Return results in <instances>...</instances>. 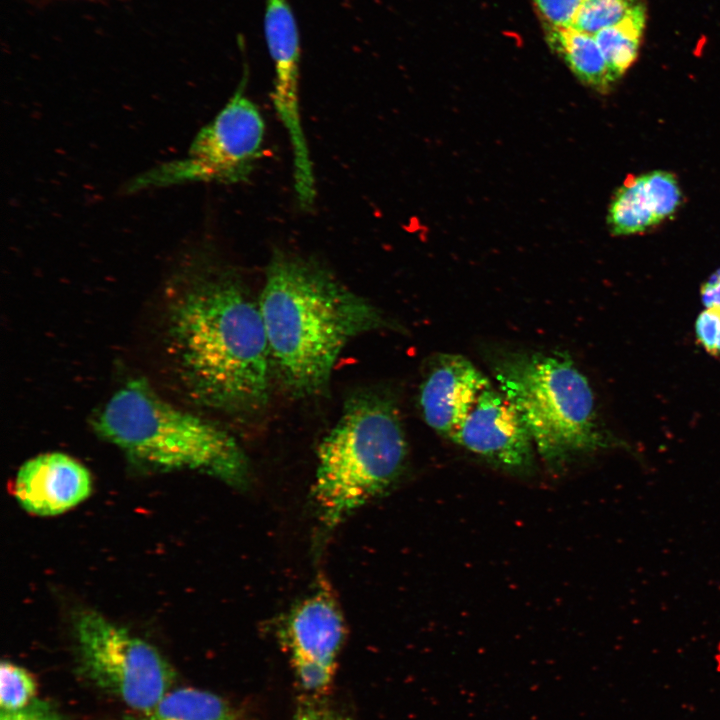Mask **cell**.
<instances>
[{"label":"cell","instance_id":"13","mask_svg":"<svg viewBox=\"0 0 720 720\" xmlns=\"http://www.w3.org/2000/svg\"><path fill=\"white\" fill-rule=\"evenodd\" d=\"M546 39L553 51L587 86L603 92L616 81L594 35L573 28H547Z\"/></svg>","mask_w":720,"mask_h":720},{"label":"cell","instance_id":"9","mask_svg":"<svg viewBox=\"0 0 720 720\" xmlns=\"http://www.w3.org/2000/svg\"><path fill=\"white\" fill-rule=\"evenodd\" d=\"M496 469L516 476L536 472V450L518 411L490 383L450 438Z\"/></svg>","mask_w":720,"mask_h":720},{"label":"cell","instance_id":"19","mask_svg":"<svg viewBox=\"0 0 720 720\" xmlns=\"http://www.w3.org/2000/svg\"><path fill=\"white\" fill-rule=\"evenodd\" d=\"M645 189L659 222L671 216L680 205L681 192L676 178L666 171L643 175Z\"/></svg>","mask_w":720,"mask_h":720},{"label":"cell","instance_id":"6","mask_svg":"<svg viewBox=\"0 0 720 720\" xmlns=\"http://www.w3.org/2000/svg\"><path fill=\"white\" fill-rule=\"evenodd\" d=\"M244 84L199 130L183 157L138 174L125 184L124 192L198 182H246L262 156L265 124L257 106L244 94Z\"/></svg>","mask_w":720,"mask_h":720},{"label":"cell","instance_id":"22","mask_svg":"<svg viewBox=\"0 0 720 720\" xmlns=\"http://www.w3.org/2000/svg\"><path fill=\"white\" fill-rule=\"evenodd\" d=\"M311 697L298 705L292 720H346L340 711L321 701L320 697Z\"/></svg>","mask_w":720,"mask_h":720},{"label":"cell","instance_id":"1","mask_svg":"<svg viewBox=\"0 0 720 720\" xmlns=\"http://www.w3.org/2000/svg\"><path fill=\"white\" fill-rule=\"evenodd\" d=\"M170 281L163 344L193 402L250 416L270 399L272 360L259 301L209 247L186 255Z\"/></svg>","mask_w":720,"mask_h":720},{"label":"cell","instance_id":"2","mask_svg":"<svg viewBox=\"0 0 720 720\" xmlns=\"http://www.w3.org/2000/svg\"><path fill=\"white\" fill-rule=\"evenodd\" d=\"M272 366L295 397L327 391L344 347L393 329L384 313L311 258L273 254L258 298Z\"/></svg>","mask_w":720,"mask_h":720},{"label":"cell","instance_id":"16","mask_svg":"<svg viewBox=\"0 0 720 720\" xmlns=\"http://www.w3.org/2000/svg\"><path fill=\"white\" fill-rule=\"evenodd\" d=\"M645 21L646 12L642 4L620 23L594 35L616 80L626 72L638 56Z\"/></svg>","mask_w":720,"mask_h":720},{"label":"cell","instance_id":"17","mask_svg":"<svg viewBox=\"0 0 720 720\" xmlns=\"http://www.w3.org/2000/svg\"><path fill=\"white\" fill-rule=\"evenodd\" d=\"M640 5L641 0H583L572 28L595 35L620 23Z\"/></svg>","mask_w":720,"mask_h":720},{"label":"cell","instance_id":"4","mask_svg":"<svg viewBox=\"0 0 720 720\" xmlns=\"http://www.w3.org/2000/svg\"><path fill=\"white\" fill-rule=\"evenodd\" d=\"M496 387L522 418L542 462L560 473L609 444L593 391L572 359L559 352H504L492 362Z\"/></svg>","mask_w":720,"mask_h":720},{"label":"cell","instance_id":"25","mask_svg":"<svg viewBox=\"0 0 720 720\" xmlns=\"http://www.w3.org/2000/svg\"><path fill=\"white\" fill-rule=\"evenodd\" d=\"M717 354L720 353V325H719V333L717 338V345H716Z\"/></svg>","mask_w":720,"mask_h":720},{"label":"cell","instance_id":"12","mask_svg":"<svg viewBox=\"0 0 720 720\" xmlns=\"http://www.w3.org/2000/svg\"><path fill=\"white\" fill-rule=\"evenodd\" d=\"M14 489L18 503L27 512L53 516L89 496L91 476L86 467L64 453H44L20 467Z\"/></svg>","mask_w":720,"mask_h":720},{"label":"cell","instance_id":"15","mask_svg":"<svg viewBox=\"0 0 720 720\" xmlns=\"http://www.w3.org/2000/svg\"><path fill=\"white\" fill-rule=\"evenodd\" d=\"M607 223L614 235L640 233L658 223L643 175L628 176L618 188L608 208Z\"/></svg>","mask_w":720,"mask_h":720},{"label":"cell","instance_id":"21","mask_svg":"<svg viewBox=\"0 0 720 720\" xmlns=\"http://www.w3.org/2000/svg\"><path fill=\"white\" fill-rule=\"evenodd\" d=\"M720 325V306L707 307L696 320V336L705 350L716 355Z\"/></svg>","mask_w":720,"mask_h":720},{"label":"cell","instance_id":"3","mask_svg":"<svg viewBox=\"0 0 720 720\" xmlns=\"http://www.w3.org/2000/svg\"><path fill=\"white\" fill-rule=\"evenodd\" d=\"M93 426L102 438L152 467L196 470L237 487L249 480L246 455L229 432L177 407L142 380L117 390Z\"/></svg>","mask_w":720,"mask_h":720},{"label":"cell","instance_id":"8","mask_svg":"<svg viewBox=\"0 0 720 720\" xmlns=\"http://www.w3.org/2000/svg\"><path fill=\"white\" fill-rule=\"evenodd\" d=\"M264 28L275 70L272 101L292 149L296 198L299 206L306 210L315 201L316 186L300 115L299 33L288 0H266Z\"/></svg>","mask_w":720,"mask_h":720},{"label":"cell","instance_id":"18","mask_svg":"<svg viewBox=\"0 0 720 720\" xmlns=\"http://www.w3.org/2000/svg\"><path fill=\"white\" fill-rule=\"evenodd\" d=\"M36 694V682L24 668L3 661L0 667V704L2 712L19 711L30 704Z\"/></svg>","mask_w":720,"mask_h":720},{"label":"cell","instance_id":"14","mask_svg":"<svg viewBox=\"0 0 720 720\" xmlns=\"http://www.w3.org/2000/svg\"><path fill=\"white\" fill-rule=\"evenodd\" d=\"M150 720H243L220 696L184 687L169 690L149 715Z\"/></svg>","mask_w":720,"mask_h":720},{"label":"cell","instance_id":"10","mask_svg":"<svg viewBox=\"0 0 720 720\" xmlns=\"http://www.w3.org/2000/svg\"><path fill=\"white\" fill-rule=\"evenodd\" d=\"M344 637L341 611L327 589L317 590L290 614L285 642L297 681L311 696L330 688Z\"/></svg>","mask_w":720,"mask_h":720},{"label":"cell","instance_id":"24","mask_svg":"<svg viewBox=\"0 0 720 720\" xmlns=\"http://www.w3.org/2000/svg\"><path fill=\"white\" fill-rule=\"evenodd\" d=\"M701 296L706 307L720 306V270L702 286Z\"/></svg>","mask_w":720,"mask_h":720},{"label":"cell","instance_id":"23","mask_svg":"<svg viewBox=\"0 0 720 720\" xmlns=\"http://www.w3.org/2000/svg\"><path fill=\"white\" fill-rule=\"evenodd\" d=\"M1 720H57L54 715L42 707L27 706L14 712H2Z\"/></svg>","mask_w":720,"mask_h":720},{"label":"cell","instance_id":"7","mask_svg":"<svg viewBox=\"0 0 720 720\" xmlns=\"http://www.w3.org/2000/svg\"><path fill=\"white\" fill-rule=\"evenodd\" d=\"M73 624L86 676L127 706L149 716L174 679L166 659L150 643L97 611L80 610Z\"/></svg>","mask_w":720,"mask_h":720},{"label":"cell","instance_id":"11","mask_svg":"<svg viewBox=\"0 0 720 720\" xmlns=\"http://www.w3.org/2000/svg\"><path fill=\"white\" fill-rule=\"evenodd\" d=\"M491 381L467 358L438 354L430 362L419 388V405L426 424L450 440L470 407Z\"/></svg>","mask_w":720,"mask_h":720},{"label":"cell","instance_id":"5","mask_svg":"<svg viewBox=\"0 0 720 720\" xmlns=\"http://www.w3.org/2000/svg\"><path fill=\"white\" fill-rule=\"evenodd\" d=\"M407 449L390 395L366 391L351 396L318 446L312 494L323 524L333 528L390 487L404 469Z\"/></svg>","mask_w":720,"mask_h":720},{"label":"cell","instance_id":"20","mask_svg":"<svg viewBox=\"0 0 720 720\" xmlns=\"http://www.w3.org/2000/svg\"><path fill=\"white\" fill-rule=\"evenodd\" d=\"M545 29L572 28L583 0H533Z\"/></svg>","mask_w":720,"mask_h":720}]
</instances>
